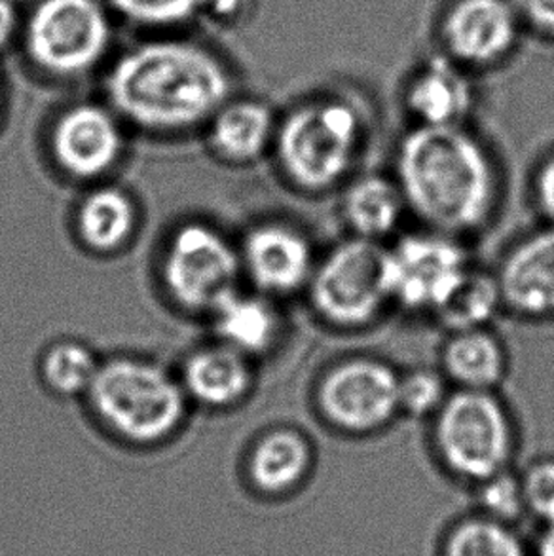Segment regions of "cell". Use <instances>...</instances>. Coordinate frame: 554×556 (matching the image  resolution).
Returning a JSON list of instances; mask_svg holds the SVG:
<instances>
[{
	"label": "cell",
	"mask_w": 554,
	"mask_h": 556,
	"mask_svg": "<svg viewBox=\"0 0 554 556\" xmlns=\"http://www.w3.org/2000/svg\"><path fill=\"white\" fill-rule=\"evenodd\" d=\"M210 122L215 151L234 162L259 159L276 141V118L261 101H226Z\"/></svg>",
	"instance_id": "ffe728a7"
},
{
	"label": "cell",
	"mask_w": 554,
	"mask_h": 556,
	"mask_svg": "<svg viewBox=\"0 0 554 556\" xmlns=\"http://www.w3.org/2000/svg\"><path fill=\"white\" fill-rule=\"evenodd\" d=\"M240 264L241 256L217 230L182 226L165 249V287L180 306L213 312L236 291Z\"/></svg>",
	"instance_id": "9c48e42d"
},
{
	"label": "cell",
	"mask_w": 554,
	"mask_h": 556,
	"mask_svg": "<svg viewBox=\"0 0 554 556\" xmlns=\"http://www.w3.org/2000/svg\"><path fill=\"white\" fill-rule=\"evenodd\" d=\"M314 446L297 429H272L255 444L249 459V477L261 494L289 496L307 481L314 469Z\"/></svg>",
	"instance_id": "2e32d148"
},
{
	"label": "cell",
	"mask_w": 554,
	"mask_h": 556,
	"mask_svg": "<svg viewBox=\"0 0 554 556\" xmlns=\"http://www.w3.org/2000/svg\"><path fill=\"white\" fill-rule=\"evenodd\" d=\"M232 93L217 53L185 38H156L122 53L106 96L122 118L150 131H180L211 121Z\"/></svg>",
	"instance_id": "7a4b0ae2"
},
{
	"label": "cell",
	"mask_w": 554,
	"mask_h": 556,
	"mask_svg": "<svg viewBox=\"0 0 554 556\" xmlns=\"http://www.w3.org/2000/svg\"><path fill=\"white\" fill-rule=\"evenodd\" d=\"M185 388L203 405L226 406L240 401L253 382L248 355L234 348H205L188 357Z\"/></svg>",
	"instance_id": "d6986e66"
},
{
	"label": "cell",
	"mask_w": 554,
	"mask_h": 556,
	"mask_svg": "<svg viewBox=\"0 0 554 556\" xmlns=\"http://www.w3.org/2000/svg\"><path fill=\"white\" fill-rule=\"evenodd\" d=\"M405 195L395 177L365 174L345 187L340 202L342 220L352 236L383 241L399 230L405 218Z\"/></svg>",
	"instance_id": "e0dca14e"
},
{
	"label": "cell",
	"mask_w": 554,
	"mask_h": 556,
	"mask_svg": "<svg viewBox=\"0 0 554 556\" xmlns=\"http://www.w3.org/2000/svg\"><path fill=\"white\" fill-rule=\"evenodd\" d=\"M503 308L495 274L469 266L431 316L449 332L482 329Z\"/></svg>",
	"instance_id": "603a6c76"
},
{
	"label": "cell",
	"mask_w": 554,
	"mask_h": 556,
	"mask_svg": "<svg viewBox=\"0 0 554 556\" xmlns=\"http://www.w3.org/2000/svg\"><path fill=\"white\" fill-rule=\"evenodd\" d=\"M526 515L540 527L554 522V458L532 462L520 473Z\"/></svg>",
	"instance_id": "f1b7e54d"
},
{
	"label": "cell",
	"mask_w": 554,
	"mask_h": 556,
	"mask_svg": "<svg viewBox=\"0 0 554 556\" xmlns=\"http://www.w3.org/2000/svg\"><path fill=\"white\" fill-rule=\"evenodd\" d=\"M134 203L116 188H99L78 210V232L93 251L106 253L121 248L134 232Z\"/></svg>",
	"instance_id": "cb8c5ba5"
},
{
	"label": "cell",
	"mask_w": 554,
	"mask_h": 556,
	"mask_svg": "<svg viewBox=\"0 0 554 556\" xmlns=\"http://www.w3.org/2000/svg\"><path fill=\"white\" fill-rule=\"evenodd\" d=\"M367 136L360 106L338 96L292 109L277 126L276 152L287 179L306 192H325L344 182Z\"/></svg>",
	"instance_id": "3957f363"
},
{
	"label": "cell",
	"mask_w": 554,
	"mask_h": 556,
	"mask_svg": "<svg viewBox=\"0 0 554 556\" xmlns=\"http://www.w3.org/2000/svg\"><path fill=\"white\" fill-rule=\"evenodd\" d=\"M395 181L427 228L456 238L480 230L498 207V166L465 124L414 126L399 141Z\"/></svg>",
	"instance_id": "6da1fadb"
},
{
	"label": "cell",
	"mask_w": 554,
	"mask_h": 556,
	"mask_svg": "<svg viewBox=\"0 0 554 556\" xmlns=\"http://www.w3.org/2000/svg\"><path fill=\"white\" fill-rule=\"evenodd\" d=\"M525 27L554 38V0H511Z\"/></svg>",
	"instance_id": "f546056e"
},
{
	"label": "cell",
	"mask_w": 554,
	"mask_h": 556,
	"mask_svg": "<svg viewBox=\"0 0 554 556\" xmlns=\"http://www.w3.org/2000/svg\"><path fill=\"white\" fill-rule=\"evenodd\" d=\"M435 556H533V547L517 525L475 509L444 527Z\"/></svg>",
	"instance_id": "44dd1931"
},
{
	"label": "cell",
	"mask_w": 554,
	"mask_h": 556,
	"mask_svg": "<svg viewBox=\"0 0 554 556\" xmlns=\"http://www.w3.org/2000/svg\"><path fill=\"white\" fill-rule=\"evenodd\" d=\"M532 547L533 556H554V522L540 527V535Z\"/></svg>",
	"instance_id": "836d02e7"
},
{
	"label": "cell",
	"mask_w": 554,
	"mask_h": 556,
	"mask_svg": "<svg viewBox=\"0 0 554 556\" xmlns=\"http://www.w3.org/2000/svg\"><path fill=\"white\" fill-rule=\"evenodd\" d=\"M399 372L375 357L332 365L315 388V405L330 428L370 435L388 428L399 410Z\"/></svg>",
	"instance_id": "ba28073f"
},
{
	"label": "cell",
	"mask_w": 554,
	"mask_h": 556,
	"mask_svg": "<svg viewBox=\"0 0 554 556\" xmlns=\"http://www.w3.org/2000/svg\"><path fill=\"white\" fill-rule=\"evenodd\" d=\"M449 386L441 369L406 370L399 376V410L411 418H433L452 391Z\"/></svg>",
	"instance_id": "4316f807"
},
{
	"label": "cell",
	"mask_w": 554,
	"mask_h": 556,
	"mask_svg": "<svg viewBox=\"0 0 554 556\" xmlns=\"http://www.w3.org/2000/svg\"><path fill=\"white\" fill-rule=\"evenodd\" d=\"M25 53L55 78L86 75L105 60L113 20L105 0H37L23 20Z\"/></svg>",
	"instance_id": "52a82bcc"
},
{
	"label": "cell",
	"mask_w": 554,
	"mask_h": 556,
	"mask_svg": "<svg viewBox=\"0 0 554 556\" xmlns=\"http://www.w3.org/2000/svg\"><path fill=\"white\" fill-rule=\"evenodd\" d=\"M98 370V362L90 350L76 342L55 344L42 362L46 383L60 395H78L90 390Z\"/></svg>",
	"instance_id": "d4e9b609"
},
{
	"label": "cell",
	"mask_w": 554,
	"mask_h": 556,
	"mask_svg": "<svg viewBox=\"0 0 554 556\" xmlns=\"http://www.w3.org/2000/svg\"><path fill=\"white\" fill-rule=\"evenodd\" d=\"M435 458L467 486L513 467L517 429L495 391L454 390L433 416Z\"/></svg>",
	"instance_id": "277c9868"
},
{
	"label": "cell",
	"mask_w": 554,
	"mask_h": 556,
	"mask_svg": "<svg viewBox=\"0 0 554 556\" xmlns=\"http://www.w3.org/2000/svg\"><path fill=\"white\" fill-rule=\"evenodd\" d=\"M249 0H205L202 14L218 22H236L248 10Z\"/></svg>",
	"instance_id": "d6a6232c"
},
{
	"label": "cell",
	"mask_w": 554,
	"mask_h": 556,
	"mask_svg": "<svg viewBox=\"0 0 554 556\" xmlns=\"http://www.w3.org/2000/svg\"><path fill=\"white\" fill-rule=\"evenodd\" d=\"M310 302L325 324L363 329L391 304L390 253L382 241L350 236L315 264Z\"/></svg>",
	"instance_id": "5b68a950"
},
{
	"label": "cell",
	"mask_w": 554,
	"mask_h": 556,
	"mask_svg": "<svg viewBox=\"0 0 554 556\" xmlns=\"http://www.w3.org/2000/svg\"><path fill=\"white\" fill-rule=\"evenodd\" d=\"M533 194H536V203L540 207L541 215L547 218L549 225H554V152L543 160V164L536 174Z\"/></svg>",
	"instance_id": "4dcf8cb0"
},
{
	"label": "cell",
	"mask_w": 554,
	"mask_h": 556,
	"mask_svg": "<svg viewBox=\"0 0 554 556\" xmlns=\"http://www.w3.org/2000/svg\"><path fill=\"white\" fill-rule=\"evenodd\" d=\"M441 372L457 390H488L507 375V352L488 327L450 332L441 350Z\"/></svg>",
	"instance_id": "ac0fdd59"
},
{
	"label": "cell",
	"mask_w": 554,
	"mask_h": 556,
	"mask_svg": "<svg viewBox=\"0 0 554 556\" xmlns=\"http://www.w3.org/2000/svg\"><path fill=\"white\" fill-rule=\"evenodd\" d=\"M475 105L471 78L442 55L424 61L405 86V106L416 126H462Z\"/></svg>",
	"instance_id": "9a60e30c"
},
{
	"label": "cell",
	"mask_w": 554,
	"mask_h": 556,
	"mask_svg": "<svg viewBox=\"0 0 554 556\" xmlns=\"http://www.w3.org/2000/svg\"><path fill=\"white\" fill-rule=\"evenodd\" d=\"M241 261L255 286L266 294H292L306 289L314 274V245L294 226H256L243 243Z\"/></svg>",
	"instance_id": "4fadbf2b"
},
{
	"label": "cell",
	"mask_w": 554,
	"mask_h": 556,
	"mask_svg": "<svg viewBox=\"0 0 554 556\" xmlns=\"http://www.w3.org/2000/svg\"><path fill=\"white\" fill-rule=\"evenodd\" d=\"M205 0H105L111 12L142 27L169 29L194 20L203 12Z\"/></svg>",
	"instance_id": "83f0119b"
},
{
	"label": "cell",
	"mask_w": 554,
	"mask_h": 556,
	"mask_svg": "<svg viewBox=\"0 0 554 556\" xmlns=\"http://www.w3.org/2000/svg\"><path fill=\"white\" fill-rule=\"evenodd\" d=\"M88 393L103 421L136 443L169 435L187 408L185 391L162 367L126 357L101 365Z\"/></svg>",
	"instance_id": "8992f818"
},
{
	"label": "cell",
	"mask_w": 554,
	"mask_h": 556,
	"mask_svg": "<svg viewBox=\"0 0 554 556\" xmlns=\"http://www.w3.org/2000/svg\"><path fill=\"white\" fill-rule=\"evenodd\" d=\"M23 20L14 0H0V52L22 33Z\"/></svg>",
	"instance_id": "1f68e13d"
},
{
	"label": "cell",
	"mask_w": 554,
	"mask_h": 556,
	"mask_svg": "<svg viewBox=\"0 0 554 556\" xmlns=\"http://www.w3.org/2000/svg\"><path fill=\"white\" fill-rule=\"evenodd\" d=\"M522 27L511 0H454L442 15L444 55L465 71L495 67L517 48Z\"/></svg>",
	"instance_id": "8fae6325"
},
{
	"label": "cell",
	"mask_w": 554,
	"mask_h": 556,
	"mask_svg": "<svg viewBox=\"0 0 554 556\" xmlns=\"http://www.w3.org/2000/svg\"><path fill=\"white\" fill-rule=\"evenodd\" d=\"M211 314L215 316V329L226 346L248 357L266 352L279 334V316L270 302L261 296L234 291Z\"/></svg>",
	"instance_id": "7402d4cb"
},
{
	"label": "cell",
	"mask_w": 554,
	"mask_h": 556,
	"mask_svg": "<svg viewBox=\"0 0 554 556\" xmlns=\"http://www.w3.org/2000/svg\"><path fill=\"white\" fill-rule=\"evenodd\" d=\"M122 129L114 113L83 103L61 114L52 131L53 156L67 174L91 179L105 174L122 152Z\"/></svg>",
	"instance_id": "7c38bea8"
},
{
	"label": "cell",
	"mask_w": 554,
	"mask_h": 556,
	"mask_svg": "<svg viewBox=\"0 0 554 556\" xmlns=\"http://www.w3.org/2000/svg\"><path fill=\"white\" fill-rule=\"evenodd\" d=\"M475 509L488 517L517 525L528 519L520 473L513 467L473 486Z\"/></svg>",
	"instance_id": "484cf974"
},
{
	"label": "cell",
	"mask_w": 554,
	"mask_h": 556,
	"mask_svg": "<svg viewBox=\"0 0 554 556\" xmlns=\"http://www.w3.org/2000/svg\"><path fill=\"white\" fill-rule=\"evenodd\" d=\"M503 308L530 319L554 317V225L515 243L495 271Z\"/></svg>",
	"instance_id": "5bb4252c"
},
{
	"label": "cell",
	"mask_w": 554,
	"mask_h": 556,
	"mask_svg": "<svg viewBox=\"0 0 554 556\" xmlns=\"http://www.w3.org/2000/svg\"><path fill=\"white\" fill-rule=\"evenodd\" d=\"M388 253L391 302L421 314H433L471 266L459 238L431 228L406 233Z\"/></svg>",
	"instance_id": "30bf717a"
}]
</instances>
